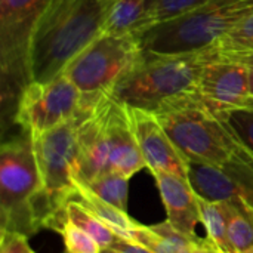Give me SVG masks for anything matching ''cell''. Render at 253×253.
Listing matches in <instances>:
<instances>
[{
    "instance_id": "17",
    "label": "cell",
    "mask_w": 253,
    "mask_h": 253,
    "mask_svg": "<svg viewBox=\"0 0 253 253\" xmlns=\"http://www.w3.org/2000/svg\"><path fill=\"white\" fill-rule=\"evenodd\" d=\"M228 239L234 253H253V208L225 203Z\"/></svg>"
},
{
    "instance_id": "26",
    "label": "cell",
    "mask_w": 253,
    "mask_h": 253,
    "mask_svg": "<svg viewBox=\"0 0 253 253\" xmlns=\"http://www.w3.org/2000/svg\"><path fill=\"white\" fill-rule=\"evenodd\" d=\"M101 253H151L139 243L125 239V237H117L111 245L105 246L101 249Z\"/></svg>"
},
{
    "instance_id": "9",
    "label": "cell",
    "mask_w": 253,
    "mask_h": 253,
    "mask_svg": "<svg viewBox=\"0 0 253 253\" xmlns=\"http://www.w3.org/2000/svg\"><path fill=\"white\" fill-rule=\"evenodd\" d=\"M196 95L206 107L221 116L240 108H252L249 65L234 59H213L202 71Z\"/></svg>"
},
{
    "instance_id": "3",
    "label": "cell",
    "mask_w": 253,
    "mask_h": 253,
    "mask_svg": "<svg viewBox=\"0 0 253 253\" xmlns=\"http://www.w3.org/2000/svg\"><path fill=\"white\" fill-rule=\"evenodd\" d=\"M216 58L221 56L213 44L185 53H144L108 93L130 108L157 113L168 102L194 93L202 71Z\"/></svg>"
},
{
    "instance_id": "12",
    "label": "cell",
    "mask_w": 253,
    "mask_h": 253,
    "mask_svg": "<svg viewBox=\"0 0 253 253\" xmlns=\"http://www.w3.org/2000/svg\"><path fill=\"white\" fill-rule=\"evenodd\" d=\"M105 123L110 145V172L132 178L145 162L139 151L127 105L105 93Z\"/></svg>"
},
{
    "instance_id": "4",
    "label": "cell",
    "mask_w": 253,
    "mask_h": 253,
    "mask_svg": "<svg viewBox=\"0 0 253 253\" xmlns=\"http://www.w3.org/2000/svg\"><path fill=\"white\" fill-rule=\"evenodd\" d=\"M42 190L33 138L22 130L0 148V231H16L27 237L37 233L42 228Z\"/></svg>"
},
{
    "instance_id": "10",
    "label": "cell",
    "mask_w": 253,
    "mask_h": 253,
    "mask_svg": "<svg viewBox=\"0 0 253 253\" xmlns=\"http://www.w3.org/2000/svg\"><path fill=\"white\" fill-rule=\"evenodd\" d=\"M188 179L202 199L253 208V157L224 166L188 163Z\"/></svg>"
},
{
    "instance_id": "25",
    "label": "cell",
    "mask_w": 253,
    "mask_h": 253,
    "mask_svg": "<svg viewBox=\"0 0 253 253\" xmlns=\"http://www.w3.org/2000/svg\"><path fill=\"white\" fill-rule=\"evenodd\" d=\"M0 253H36L28 245V237L16 231H0Z\"/></svg>"
},
{
    "instance_id": "29",
    "label": "cell",
    "mask_w": 253,
    "mask_h": 253,
    "mask_svg": "<svg viewBox=\"0 0 253 253\" xmlns=\"http://www.w3.org/2000/svg\"><path fill=\"white\" fill-rule=\"evenodd\" d=\"M242 62H245V64H248V65H253V56L248 58V59H245V61H242Z\"/></svg>"
},
{
    "instance_id": "15",
    "label": "cell",
    "mask_w": 253,
    "mask_h": 253,
    "mask_svg": "<svg viewBox=\"0 0 253 253\" xmlns=\"http://www.w3.org/2000/svg\"><path fill=\"white\" fill-rule=\"evenodd\" d=\"M71 200H77L86 209H89L96 218L104 221L117 236L132 240V231L138 221L132 219L127 212L117 209L108 202L96 196L87 185L83 182L74 181V193Z\"/></svg>"
},
{
    "instance_id": "8",
    "label": "cell",
    "mask_w": 253,
    "mask_h": 253,
    "mask_svg": "<svg viewBox=\"0 0 253 253\" xmlns=\"http://www.w3.org/2000/svg\"><path fill=\"white\" fill-rule=\"evenodd\" d=\"M82 108V92L62 73L44 83L31 82L24 89L13 123L34 136L71 120Z\"/></svg>"
},
{
    "instance_id": "2",
    "label": "cell",
    "mask_w": 253,
    "mask_h": 253,
    "mask_svg": "<svg viewBox=\"0 0 253 253\" xmlns=\"http://www.w3.org/2000/svg\"><path fill=\"white\" fill-rule=\"evenodd\" d=\"M188 163L224 166L253 153L221 116L194 93L176 98L154 113Z\"/></svg>"
},
{
    "instance_id": "23",
    "label": "cell",
    "mask_w": 253,
    "mask_h": 253,
    "mask_svg": "<svg viewBox=\"0 0 253 253\" xmlns=\"http://www.w3.org/2000/svg\"><path fill=\"white\" fill-rule=\"evenodd\" d=\"M59 234L64 239L65 253H101L99 243L71 222L64 224Z\"/></svg>"
},
{
    "instance_id": "6",
    "label": "cell",
    "mask_w": 253,
    "mask_h": 253,
    "mask_svg": "<svg viewBox=\"0 0 253 253\" xmlns=\"http://www.w3.org/2000/svg\"><path fill=\"white\" fill-rule=\"evenodd\" d=\"M49 0H0V71L3 123L15 122L24 89L31 83L30 55L37 24Z\"/></svg>"
},
{
    "instance_id": "1",
    "label": "cell",
    "mask_w": 253,
    "mask_h": 253,
    "mask_svg": "<svg viewBox=\"0 0 253 253\" xmlns=\"http://www.w3.org/2000/svg\"><path fill=\"white\" fill-rule=\"evenodd\" d=\"M114 0H49L31 43V82H49L104 33Z\"/></svg>"
},
{
    "instance_id": "27",
    "label": "cell",
    "mask_w": 253,
    "mask_h": 253,
    "mask_svg": "<svg viewBox=\"0 0 253 253\" xmlns=\"http://www.w3.org/2000/svg\"><path fill=\"white\" fill-rule=\"evenodd\" d=\"M188 253H224L208 237H199V240L190 248Z\"/></svg>"
},
{
    "instance_id": "19",
    "label": "cell",
    "mask_w": 253,
    "mask_h": 253,
    "mask_svg": "<svg viewBox=\"0 0 253 253\" xmlns=\"http://www.w3.org/2000/svg\"><path fill=\"white\" fill-rule=\"evenodd\" d=\"M65 213L68 222L83 230L89 236H92L101 248L111 245L119 236L99 218H96L89 209L80 205L77 200H70L65 206Z\"/></svg>"
},
{
    "instance_id": "7",
    "label": "cell",
    "mask_w": 253,
    "mask_h": 253,
    "mask_svg": "<svg viewBox=\"0 0 253 253\" xmlns=\"http://www.w3.org/2000/svg\"><path fill=\"white\" fill-rule=\"evenodd\" d=\"M141 39L133 34L102 33L64 70L83 96L108 93L142 59Z\"/></svg>"
},
{
    "instance_id": "5",
    "label": "cell",
    "mask_w": 253,
    "mask_h": 253,
    "mask_svg": "<svg viewBox=\"0 0 253 253\" xmlns=\"http://www.w3.org/2000/svg\"><path fill=\"white\" fill-rule=\"evenodd\" d=\"M253 13V0H211L205 6L144 33V53L173 55L206 49Z\"/></svg>"
},
{
    "instance_id": "14",
    "label": "cell",
    "mask_w": 253,
    "mask_h": 253,
    "mask_svg": "<svg viewBox=\"0 0 253 253\" xmlns=\"http://www.w3.org/2000/svg\"><path fill=\"white\" fill-rule=\"evenodd\" d=\"M153 27H156V21L151 13V0H114L105 21L104 33L141 37Z\"/></svg>"
},
{
    "instance_id": "11",
    "label": "cell",
    "mask_w": 253,
    "mask_h": 253,
    "mask_svg": "<svg viewBox=\"0 0 253 253\" xmlns=\"http://www.w3.org/2000/svg\"><path fill=\"white\" fill-rule=\"evenodd\" d=\"M127 108L145 168L151 173L166 172L188 179V162L166 133L157 116L151 111Z\"/></svg>"
},
{
    "instance_id": "21",
    "label": "cell",
    "mask_w": 253,
    "mask_h": 253,
    "mask_svg": "<svg viewBox=\"0 0 253 253\" xmlns=\"http://www.w3.org/2000/svg\"><path fill=\"white\" fill-rule=\"evenodd\" d=\"M211 0H151V13L156 25L184 16Z\"/></svg>"
},
{
    "instance_id": "16",
    "label": "cell",
    "mask_w": 253,
    "mask_h": 253,
    "mask_svg": "<svg viewBox=\"0 0 253 253\" xmlns=\"http://www.w3.org/2000/svg\"><path fill=\"white\" fill-rule=\"evenodd\" d=\"M199 206L202 225L206 230V237L224 253H234L228 239V216L225 203L209 202L199 196Z\"/></svg>"
},
{
    "instance_id": "24",
    "label": "cell",
    "mask_w": 253,
    "mask_h": 253,
    "mask_svg": "<svg viewBox=\"0 0 253 253\" xmlns=\"http://www.w3.org/2000/svg\"><path fill=\"white\" fill-rule=\"evenodd\" d=\"M225 119L239 139L253 153V107L234 110L228 113Z\"/></svg>"
},
{
    "instance_id": "20",
    "label": "cell",
    "mask_w": 253,
    "mask_h": 253,
    "mask_svg": "<svg viewBox=\"0 0 253 253\" xmlns=\"http://www.w3.org/2000/svg\"><path fill=\"white\" fill-rule=\"evenodd\" d=\"M129 179L117 172H107L95 178L87 185L96 196L117 209L127 212V196H129Z\"/></svg>"
},
{
    "instance_id": "22",
    "label": "cell",
    "mask_w": 253,
    "mask_h": 253,
    "mask_svg": "<svg viewBox=\"0 0 253 253\" xmlns=\"http://www.w3.org/2000/svg\"><path fill=\"white\" fill-rule=\"evenodd\" d=\"M132 240L148 249L151 253H188L190 249L182 248L169 239L157 234L151 225H144L136 222L132 231Z\"/></svg>"
},
{
    "instance_id": "13",
    "label": "cell",
    "mask_w": 253,
    "mask_h": 253,
    "mask_svg": "<svg viewBox=\"0 0 253 253\" xmlns=\"http://www.w3.org/2000/svg\"><path fill=\"white\" fill-rule=\"evenodd\" d=\"M157 182L162 202L166 208L169 224L188 237H197V225L202 224L199 196L190 184V179L166 173H151Z\"/></svg>"
},
{
    "instance_id": "18",
    "label": "cell",
    "mask_w": 253,
    "mask_h": 253,
    "mask_svg": "<svg viewBox=\"0 0 253 253\" xmlns=\"http://www.w3.org/2000/svg\"><path fill=\"white\" fill-rule=\"evenodd\" d=\"M221 58L245 61L253 56V13L213 44Z\"/></svg>"
},
{
    "instance_id": "28",
    "label": "cell",
    "mask_w": 253,
    "mask_h": 253,
    "mask_svg": "<svg viewBox=\"0 0 253 253\" xmlns=\"http://www.w3.org/2000/svg\"><path fill=\"white\" fill-rule=\"evenodd\" d=\"M249 93L253 101V65H249Z\"/></svg>"
}]
</instances>
